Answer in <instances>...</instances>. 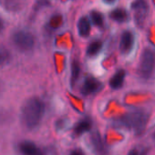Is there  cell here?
<instances>
[{"mask_svg":"<svg viewBox=\"0 0 155 155\" xmlns=\"http://www.w3.org/2000/svg\"><path fill=\"white\" fill-rule=\"evenodd\" d=\"M18 150L22 155H44L42 150L38 148L34 142L24 140L19 143Z\"/></svg>","mask_w":155,"mask_h":155,"instance_id":"obj_5","label":"cell"},{"mask_svg":"<svg viewBox=\"0 0 155 155\" xmlns=\"http://www.w3.org/2000/svg\"><path fill=\"white\" fill-rule=\"evenodd\" d=\"M78 29H79V34L83 38H86L90 35L91 22L86 17H83L79 20V23H78Z\"/></svg>","mask_w":155,"mask_h":155,"instance_id":"obj_10","label":"cell"},{"mask_svg":"<svg viewBox=\"0 0 155 155\" xmlns=\"http://www.w3.org/2000/svg\"><path fill=\"white\" fill-rule=\"evenodd\" d=\"M91 128V122L90 120L86 119L78 123L74 128V133L76 135H81L87 131H89Z\"/></svg>","mask_w":155,"mask_h":155,"instance_id":"obj_11","label":"cell"},{"mask_svg":"<svg viewBox=\"0 0 155 155\" xmlns=\"http://www.w3.org/2000/svg\"><path fill=\"white\" fill-rule=\"evenodd\" d=\"M11 41L18 49L23 52L30 51L35 46L34 36L26 30L16 31L11 37Z\"/></svg>","mask_w":155,"mask_h":155,"instance_id":"obj_4","label":"cell"},{"mask_svg":"<svg viewBox=\"0 0 155 155\" xmlns=\"http://www.w3.org/2000/svg\"><path fill=\"white\" fill-rule=\"evenodd\" d=\"M81 74V65L77 60H74L71 67V86H74Z\"/></svg>","mask_w":155,"mask_h":155,"instance_id":"obj_13","label":"cell"},{"mask_svg":"<svg viewBox=\"0 0 155 155\" xmlns=\"http://www.w3.org/2000/svg\"><path fill=\"white\" fill-rule=\"evenodd\" d=\"M0 91H1V82H0Z\"/></svg>","mask_w":155,"mask_h":155,"instance_id":"obj_21","label":"cell"},{"mask_svg":"<svg viewBox=\"0 0 155 155\" xmlns=\"http://www.w3.org/2000/svg\"><path fill=\"white\" fill-rule=\"evenodd\" d=\"M8 59V53L3 48H0V65L4 64Z\"/></svg>","mask_w":155,"mask_h":155,"instance_id":"obj_17","label":"cell"},{"mask_svg":"<svg viewBox=\"0 0 155 155\" xmlns=\"http://www.w3.org/2000/svg\"><path fill=\"white\" fill-rule=\"evenodd\" d=\"M124 78H125V71L123 69L118 70L115 73V75L110 80V86L114 90H118L121 88L123 85Z\"/></svg>","mask_w":155,"mask_h":155,"instance_id":"obj_9","label":"cell"},{"mask_svg":"<svg viewBox=\"0 0 155 155\" xmlns=\"http://www.w3.org/2000/svg\"><path fill=\"white\" fill-rule=\"evenodd\" d=\"M139 75L144 80L151 79L155 76V53L150 48L144 49L141 53Z\"/></svg>","mask_w":155,"mask_h":155,"instance_id":"obj_3","label":"cell"},{"mask_svg":"<svg viewBox=\"0 0 155 155\" xmlns=\"http://www.w3.org/2000/svg\"><path fill=\"white\" fill-rule=\"evenodd\" d=\"M45 112L43 101L38 97L28 99L23 105L21 110L22 124L28 130L37 128L41 122Z\"/></svg>","mask_w":155,"mask_h":155,"instance_id":"obj_1","label":"cell"},{"mask_svg":"<svg viewBox=\"0 0 155 155\" xmlns=\"http://www.w3.org/2000/svg\"><path fill=\"white\" fill-rule=\"evenodd\" d=\"M148 120L149 114L144 110H140L125 114L120 118L119 123L129 130H133L137 135H140L145 130Z\"/></svg>","mask_w":155,"mask_h":155,"instance_id":"obj_2","label":"cell"},{"mask_svg":"<svg viewBox=\"0 0 155 155\" xmlns=\"http://www.w3.org/2000/svg\"><path fill=\"white\" fill-rule=\"evenodd\" d=\"M101 47H102V43L99 40H96V41H93L90 44L88 49H87V54L88 56L90 57H94L96 56L100 50L101 49Z\"/></svg>","mask_w":155,"mask_h":155,"instance_id":"obj_14","label":"cell"},{"mask_svg":"<svg viewBox=\"0 0 155 155\" xmlns=\"http://www.w3.org/2000/svg\"><path fill=\"white\" fill-rule=\"evenodd\" d=\"M134 44V36L132 32L127 30L124 31L121 35L120 38V49L122 54H127L129 53Z\"/></svg>","mask_w":155,"mask_h":155,"instance_id":"obj_6","label":"cell"},{"mask_svg":"<svg viewBox=\"0 0 155 155\" xmlns=\"http://www.w3.org/2000/svg\"><path fill=\"white\" fill-rule=\"evenodd\" d=\"M110 17L114 21L119 22V23H122V22H125L127 20L128 14H127L125 9L117 8V9H114L113 11H111V13L110 14Z\"/></svg>","mask_w":155,"mask_h":155,"instance_id":"obj_12","label":"cell"},{"mask_svg":"<svg viewBox=\"0 0 155 155\" xmlns=\"http://www.w3.org/2000/svg\"><path fill=\"white\" fill-rule=\"evenodd\" d=\"M91 143L94 150L98 155H107L108 150L105 145L104 140H102L101 134L99 132H95L91 137Z\"/></svg>","mask_w":155,"mask_h":155,"instance_id":"obj_8","label":"cell"},{"mask_svg":"<svg viewBox=\"0 0 155 155\" xmlns=\"http://www.w3.org/2000/svg\"><path fill=\"white\" fill-rule=\"evenodd\" d=\"M103 1L105 3H108V4H111V3H113L115 1V0H103Z\"/></svg>","mask_w":155,"mask_h":155,"instance_id":"obj_20","label":"cell"},{"mask_svg":"<svg viewBox=\"0 0 155 155\" xmlns=\"http://www.w3.org/2000/svg\"><path fill=\"white\" fill-rule=\"evenodd\" d=\"M101 88V83L94 79L92 77H89L88 79L84 81L82 88H81V93L83 95H91L95 92H97Z\"/></svg>","mask_w":155,"mask_h":155,"instance_id":"obj_7","label":"cell"},{"mask_svg":"<svg viewBox=\"0 0 155 155\" xmlns=\"http://www.w3.org/2000/svg\"><path fill=\"white\" fill-rule=\"evenodd\" d=\"M91 21L92 23L98 27V28H101L103 27V24H104V18H103V16L101 13H100L99 11H91Z\"/></svg>","mask_w":155,"mask_h":155,"instance_id":"obj_15","label":"cell"},{"mask_svg":"<svg viewBox=\"0 0 155 155\" xmlns=\"http://www.w3.org/2000/svg\"><path fill=\"white\" fill-rule=\"evenodd\" d=\"M153 139L155 140V132H154V134H153Z\"/></svg>","mask_w":155,"mask_h":155,"instance_id":"obj_22","label":"cell"},{"mask_svg":"<svg viewBox=\"0 0 155 155\" xmlns=\"http://www.w3.org/2000/svg\"><path fill=\"white\" fill-rule=\"evenodd\" d=\"M6 8L9 10H16L19 8V2L18 0H6Z\"/></svg>","mask_w":155,"mask_h":155,"instance_id":"obj_16","label":"cell"},{"mask_svg":"<svg viewBox=\"0 0 155 155\" xmlns=\"http://www.w3.org/2000/svg\"><path fill=\"white\" fill-rule=\"evenodd\" d=\"M3 27H4V23H3L2 19L0 18V32H1V30L3 29Z\"/></svg>","mask_w":155,"mask_h":155,"instance_id":"obj_19","label":"cell"},{"mask_svg":"<svg viewBox=\"0 0 155 155\" xmlns=\"http://www.w3.org/2000/svg\"><path fill=\"white\" fill-rule=\"evenodd\" d=\"M69 155H85V154L81 150H73Z\"/></svg>","mask_w":155,"mask_h":155,"instance_id":"obj_18","label":"cell"}]
</instances>
